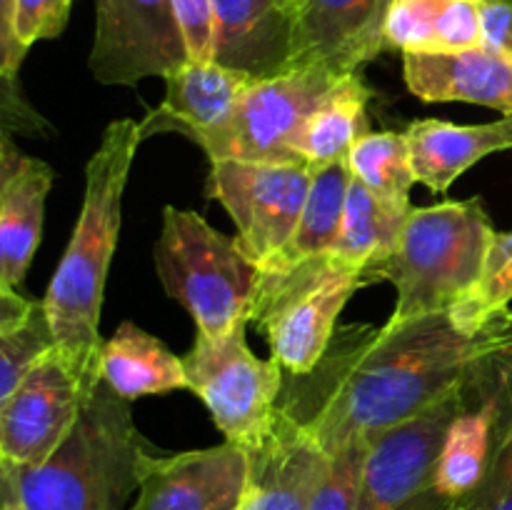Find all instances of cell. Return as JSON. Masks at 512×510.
I'll list each match as a JSON object with an SVG mask.
<instances>
[{"mask_svg": "<svg viewBox=\"0 0 512 510\" xmlns=\"http://www.w3.org/2000/svg\"><path fill=\"white\" fill-rule=\"evenodd\" d=\"M512 340V310L480 333H465L450 313L388 323L353 325L335 335L303 398L280 400L310 435L335 453L415 418L463 388L475 370Z\"/></svg>", "mask_w": 512, "mask_h": 510, "instance_id": "obj_1", "label": "cell"}, {"mask_svg": "<svg viewBox=\"0 0 512 510\" xmlns=\"http://www.w3.org/2000/svg\"><path fill=\"white\" fill-rule=\"evenodd\" d=\"M350 183H353V170H350L348 160L315 168L308 203H305L293 238L280 250L278 258L263 270L288 268L300 260L333 253L340 238V228H343Z\"/></svg>", "mask_w": 512, "mask_h": 510, "instance_id": "obj_24", "label": "cell"}, {"mask_svg": "<svg viewBox=\"0 0 512 510\" xmlns=\"http://www.w3.org/2000/svg\"><path fill=\"white\" fill-rule=\"evenodd\" d=\"M390 3L393 0H378V15H375V28H373V40H375V50H383V45H380V25H383V15L385 10L390 8Z\"/></svg>", "mask_w": 512, "mask_h": 510, "instance_id": "obj_36", "label": "cell"}, {"mask_svg": "<svg viewBox=\"0 0 512 510\" xmlns=\"http://www.w3.org/2000/svg\"><path fill=\"white\" fill-rule=\"evenodd\" d=\"M53 170L15 148L3 130L0 148V285L20 288L43 233L45 198Z\"/></svg>", "mask_w": 512, "mask_h": 510, "instance_id": "obj_16", "label": "cell"}, {"mask_svg": "<svg viewBox=\"0 0 512 510\" xmlns=\"http://www.w3.org/2000/svg\"><path fill=\"white\" fill-rule=\"evenodd\" d=\"M348 165L375 195L410 205V188L418 180L405 133H365L350 150Z\"/></svg>", "mask_w": 512, "mask_h": 510, "instance_id": "obj_27", "label": "cell"}, {"mask_svg": "<svg viewBox=\"0 0 512 510\" xmlns=\"http://www.w3.org/2000/svg\"><path fill=\"white\" fill-rule=\"evenodd\" d=\"M143 123L113 120L98 150L85 165V193L73 238L55 268L45 293V313L53 328L58 353L68 360L83 385L85 398L95 393L100 378V313L105 280L123 225V193L140 140Z\"/></svg>", "mask_w": 512, "mask_h": 510, "instance_id": "obj_2", "label": "cell"}, {"mask_svg": "<svg viewBox=\"0 0 512 510\" xmlns=\"http://www.w3.org/2000/svg\"><path fill=\"white\" fill-rule=\"evenodd\" d=\"M463 388L370 443L355 510H460L435 490V463Z\"/></svg>", "mask_w": 512, "mask_h": 510, "instance_id": "obj_10", "label": "cell"}, {"mask_svg": "<svg viewBox=\"0 0 512 510\" xmlns=\"http://www.w3.org/2000/svg\"><path fill=\"white\" fill-rule=\"evenodd\" d=\"M25 53L15 40V0H0V78L3 90L20 88L18 73Z\"/></svg>", "mask_w": 512, "mask_h": 510, "instance_id": "obj_33", "label": "cell"}, {"mask_svg": "<svg viewBox=\"0 0 512 510\" xmlns=\"http://www.w3.org/2000/svg\"><path fill=\"white\" fill-rule=\"evenodd\" d=\"M253 483V455L235 443L185 453L150 450L128 510H235Z\"/></svg>", "mask_w": 512, "mask_h": 510, "instance_id": "obj_13", "label": "cell"}, {"mask_svg": "<svg viewBox=\"0 0 512 510\" xmlns=\"http://www.w3.org/2000/svg\"><path fill=\"white\" fill-rule=\"evenodd\" d=\"M155 270L165 293L178 300L205 338L250 323L260 268L193 210L165 205L155 243Z\"/></svg>", "mask_w": 512, "mask_h": 510, "instance_id": "obj_5", "label": "cell"}, {"mask_svg": "<svg viewBox=\"0 0 512 510\" xmlns=\"http://www.w3.org/2000/svg\"><path fill=\"white\" fill-rule=\"evenodd\" d=\"M253 455L260 485L258 510H308L328 465L323 445L285 408L278 410L273 433Z\"/></svg>", "mask_w": 512, "mask_h": 510, "instance_id": "obj_19", "label": "cell"}, {"mask_svg": "<svg viewBox=\"0 0 512 510\" xmlns=\"http://www.w3.org/2000/svg\"><path fill=\"white\" fill-rule=\"evenodd\" d=\"M460 510H512V370L488 475L470 498L460 500Z\"/></svg>", "mask_w": 512, "mask_h": 510, "instance_id": "obj_30", "label": "cell"}, {"mask_svg": "<svg viewBox=\"0 0 512 510\" xmlns=\"http://www.w3.org/2000/svg\"><path fill=\"white\" fill-rule=\"evenodd\" d=\"M363 285H368L365 268L333 253L288 268L260 270L250 320L265 333L270 360L285 378H300L318 368L338 335L345 303Z\"/></svg>", "mask_w": 512, "mask_h": 510, "instance_id": "obj_6", "label": "cell"}, {"mask_svg": "<svg viewBox=\"0 0 512 510\" xmlns=\"http://www.w3.org/2000/svg\"><path fill=\"white\" fill-rule=\"evenodd\" d=\"M368 450V440H355L335 453H328V465L310 498L308 510H355Z\"/></svg>", "mask_w": 512, "mask_h": 510, "instance_id": "obj_29", "label": "cell"}, {"mask_svg": "<svg viewBox=\"0 0 512 510\" xmlns=\"http://www.w3.org/2000/svg\"><path fill=\"white\" fill-rule=\"evenodd\" d=\"M253 83L258 80L238 70L188 60L165 78L163 105L143 120L145 138L158 130H175L190 140L213 133L230 118L238 100Z\"/></svg>", "mask_w": 512, "mask_h": 510, "instance_id": "obj_18", "label": "cell"}, {"mask_svg": "<svg viewBox=\"0 0 512 510\" xmlns=\"http://www.w3.org/2000/svg\"><path fill=\"white\" fill-rule=\"evenodd\" d=\"M68 360L53 350L0 400V463L40 465L68 440L85 403Z\"/></svg>", "mask_w": 512, "mask_h": 510, "instance_id": "obj_12", "label": "cell"}, {"mask_svg": "<svg viewBox=\"0 0 512 510\" xmlns=\"http://www.w3.org/2000/svg\"><path fill=\"white\" fill-rule=\"evenodd\" d=\"M188 60L173 0H95L90 70L98 83L133 88Z\"/></svg>", "mask_w": 512, "mask_h": 510, "instance_id": "obj_11", "label": "cell"}, {"mask_svg": "<svg viewBox=\"0 0 512 510\" xmlns=\"http://www.w3.org/2000/svg\"><path fill=\"white\" fill-rule=\"evenodd\" d=\"M213 63L253 80L293 70L295 0H213Z\"/></svg>", "mask_w": 512, "mask_h": 510, "instance_id": "obj_14", "label": "cell"}, {"mask_svg": "<svg viewBox=\"0 0 512 510\" xmlns=\"http://www.w3.org/2000/svg\"><path fill=\"white\" fill-rule=\"evenodd\" d=\"M258 500H260V485H258V480H255V475H253V483H250L248 493H245V498H243V503H240L235 510H258Z\"/></svg>", "mask_w": 512, "mask_h": 510, "instance_id": "obj_35", "label": "cell"}, {"mask_svg": "<svg viewBox=\"0 0 512 510\" xmlns=\"http://www.w3.org/2000/svg\"><path fill=\"white\" fill-rule=\"evenodd\" d=\"M315 168L305 163H250L210 160L208 195L233 218L238 248L268 268L293 238Z\"/></svg>", "mask_w": 512, "mask_h": 510, "instance_id": "obj_9", "label": "cell"}, {"mask_svg": "<svg viewBox=\"0 0 512 510\" xmlns=\"http://www.w3.org/2000/svg\"><path fill=\"white\" fill-rule=\"evenodd\" d=\"M380 45L400 53H460L480 48V0H393L380 25Z\"/></svg>", "mask_w": 512, "mask_h": 510, "instance_id": "obj_21", "label": "cell"}, {"mask_svg": "<svg viewBox=\"0 0 512 510\" xmlns=\"http://www.w3.org/2000/svg\"><path fill=\"white\" fill-rule=\"evenodd\" d=\"M512 303V230L495 233L485 258L483 273L468 298L448 310L465 333H480L490 323L510 313Z\"/></svg>", "mask_w": 512, "mask_h": 510, "instance_id": "obj_28", "label": "cell"}, {"mask_svg": "<svg viewBox=\"0 0 512 510\" xmlns=\"http://www.w3.org/2000/svg\"><path fill=\"white\" fill-rule=\"evenodd\" d=\"M3 510H23V505L18 503V498L13 493L3 490Z\"/></svg>", "mask_w": 512, "mask_h": 510, "instance_id": "obj_37", "label": "cell"}, {"mask_svg": "<svg viewBox=\"0 0 512 510\" xmlns=\"http://www.w3.org/2000/svg\"><path fill=\"white\" fill-rule=\"evenodd\" d=\"M100 378L125 400L188 388L183 358L133 323H123L100 350Z\"/></svg>", "mask_w": 512, "mask_h": 510, "instance_id": "obj_22", "label": "cell"}, {"mask_svg": "<svg viewBox=\"0 0 512 510\" xmlns=\"http://www.w3.org/2000/svg\"><path fill=\"white\" fill-rule=\"evenodd\" d=\"M483 45L512 58V3L510 0H480Z\"/></svg>", "mask_w": 512, "mask_h": 510, "instance_id": "obj_34", "label": "cell"}, {"mask_svg": "<svg viewBox=\"0 0 512 510\" xmlns=\"http://www.w3.org/2000/svg\"><path fill=\"white\" fill-rule=\"evenodd\" d=\"M405 138L415 180L443 195L475 163L512 148V113L480 125H455L435 118L415 120L405 130Z\"/></svg>", "mask_w": 512, "mask_h": 510, "instance_id": "obj_20", "label": "cell"}, {"mask_svg": "<svg viewBox=\"0 0 512 510\" xmlns=\"http://www.w3.org/2000/svg\"><path fill=\"white\" fill-rule=\"evenodd\" d=\"M153 445L130 415V400L100 383L63 445L40 465H5L3 490L23 510H128Z\"/></svg>", "mask_w": 512, "mask_h": 510, "instance_id": "obj_3", "label": "cell"}, {"mask_svg": "<svg viewBox=\"0 0 512 510\" xmlns=\"http://www.w3.org/2000/svg\"><path fill=\"white\" fill-rule=\"evenodd\" d=\"M410 210H413L410 205L380 198L368 185L353 178L348 203H345L343 228H340L333 255L358 265V268H368V265L388 258L398 245Z\"/></svg>", "mask_w": 512, "mask_h": 510, "instance_id": "obj_25", "label": "cell"}, {"mask_svg": "<svg viewBox=\"0 0 512 510\" xmlns=\"http://www.w3.org/2000/svg\"><path fill=\"white\" fill-rule=\"evenodd\" d=\"M73 0H15V40L20 50L38 40L58 38L68 23Z\"/></svg>", "mask_w": 512, "mask_h": 510, "instance_id": "obj_31", "label": "cell"}, {"mask_svg": "<svg viewBox=\"0 0 512 510\" xmlns=\"http://www.w3.org/2000/svg\"><path fill=\"white\" fill-rule=\"evenodd\" d=\"M355 73L313 65L250 85L230 118L195 143L210 160L300 163L295 140L310 115Z\"/></svg>", "mask_w": 512, "mask_h": 510, "instance_id": "obj_8", "label": "cell"}, {"mask_svg": "<svg viewBox=\"0 0 512 510\" xmlns=\"http://www.w3.org/2000/svg\"><path fill=\"white\" fill-rule=\"evenodd\" d=\"M405 85L423 103H473L512 113V58L480 48L460 53H403Z\"/></svg>", "mask_w": 512, "mask_h": 510, "instance_id": "obj_15", "label": "cell"}, {"mask_svg": "<svg viewBox=\"0 0 512 510\" xmlns=\"http://www.w3.org/2000/svg\"><path fill=\"white\" fill-rule=\"evenodd\" d=\"M493 238L480 198L413 208L393 253L368 265L365 278L395 285L393 323L448 313L480 280Z\"/></svg>", "mask_w": 512, "mask_h": 510, "instance_id": "obj_4", "label": "cell"}, {"mask_svg": "<svg viewBox=\"0 0 512 510\" xmlns=\"http://www.w3.org/2000/svg\"><path fill=\"white\" fill-rule=\"evenodd\" d=\"M375 15L378 0H295L293 70L325 65L360 73L378 55Z\"/></svg>", "mask_w": 512, "mask_h": 510, "instance_id": "obj_17", "label": "cell"}, {"mask_svg": "<svg viewBox=\"0 0 512 510\" xmlns=\"http://www.w3.org/2000/svg\"><path fill=\"white\" fill-rule=\"evenodd\" d=\"M173 8L190 60L213 63V0H173Z\"/></svg>", "mask_w": 512, "mask_h": 510, "instance_id": "obj_32", "label": "cell"}, {"mask_svg": "<svg viewBox=\"0 0 512 510\" xmlns=\"http://www.w3.org/2000/svg\"><path fill=\"white\" fill-rule=\"evenodd\" d=\"M245 328L248 323H238L220 338L198 333L183 363L188 388L210 410L215 428L228 443L255 453L275 428L285 373L273 360L255 358Z\"/></svg>", "mask_w": 512, "mask_h": 510, "instance_id": "obj_7", "label": "cell"}, {"mask_svg": "<svg viewBox=\"0 0 512 510\" xmlns=\"http://www.w3.org/2000/svg\"><path fill=\"white\" fill-rule=\"evenodd\" d=\"M53 350L58 343L43 300H28L0 285V400Z\"/></svg>", "mask_w": 512, "mask_h": 510, "instance_id": "obj_26", "label": "cell"}, {"mask_svg": "<svg viewBox=\"0 0 512 510\" xmlns=\"http://www.w3.org/2000/svg\"><path fill=\"white\" fill-rule=\"evenodd\" d=\"M373 90L365 85L363 75L355 73L310 115L303 133L295 140V155L310 168L343 163L350 158L365 135V108Z\"/></svg>", "mask_w": 512, "mask_h": 510, "instance_id": "obj_23", "label": "cell"}]
</instances>
